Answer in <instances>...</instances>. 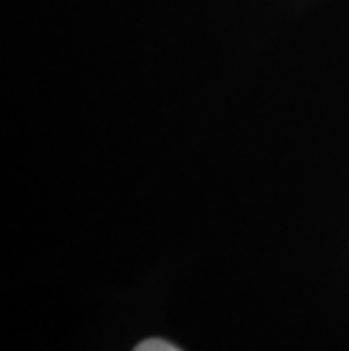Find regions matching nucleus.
Wrapping results in <instances>:
<instances>
[{
  "instance_id": "f257e3e1",
  "label": "nucleus",
  "mask_w": 349,
  "mask_h": 351,
  "mask_svg": "<svg viewBox=\"0 0 349 351\" xmlns=\"http://www.w3.org/2000/svg\"><path fill=\"white\" fill-rule=\"evenodd\" d=\"M134 351H182V349H177L175 345H170V342H166V340L152 338V340L141 342V345Z\"/></svg>"
}]
</instances>
